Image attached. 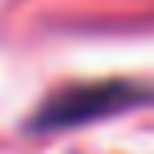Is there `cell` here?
<instances>
[{
  "label": "cell",
  "instance_id": "1",
  "mask_svg": "<svg viewBox=\"0 0 154 154\" xmlns=\"http://www.w3.org/2000/svg\"><path fill=\"white\" fill-rule=\"evenodd\" d=\"M130 97H134L130 85H97V89L61 93V97L45 109V118H41V122H45V126H65L69 118L77 122V118H85L89 109H114V106H122V101H130Z\"/></svg>",
  "mask_w": 154,
  "mask_h": 154
}]
</instances>
